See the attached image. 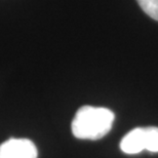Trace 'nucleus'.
Segmentation results:
<instances>
[{
    "mask_svg": "<svg viewBox=\"0 0 158 158\" xmlns=\"http://www.w3.org/2000/svg\"><path fill=\"white\" fill-rule=\"evenodd\" d=\"M114 119V113L107 108L82 106L72 121V132L81 140H100L111 131Z\"/></svg>",
    "mask_w": 158,
    "mask_h": 158,
    "instance_id": "obj_1",
    "label": "nucleus"
},
{
    "mask_svg": "<svg viewBox=\"0 0 158 158\" xmlns=\"http://www.w3.org/2000/svg\"><path fill=\"white\" fill-rule=\"evenodd\" d=\"M145 140H146V150L150 152H158V127L149 126L145 127Z\"/></svg>",
    "mask_w": 158,
    "mask_h": 158,
    "instance_id": "obj_4",
    "label": "nucleus"
},
{
    "mask_svg": "<svg viewBox=\"0 0 158 158\" xmlns=\"http://www.w3.org/2000/svg\"><path fill=\"white\" fill-rule=\"evenodd\" d=\"M137 1L141 8L150 18L158 21V0H137Z\"/></svg>",
    "mask_w": 158,
    "mask_h": 158,
    "instance_id": "obj_5",
    "label": "nucleus"
},
{
    "mask_svg": "<svg viewBox=\"0 0 158 158\" xmlns=\"http://www.w3.org/2000/svg\"><path fill=\"white\" fill-rule=\"evenodd\" d=\"M120 149L126 154H137L146 150L145 127L132 129L120 142Z\"/></svg>",
    "mask_w": 158,
    "mask_h": 158,
    "instance_id": "obj_3",
    "label": "nucleus"
},
{
    "mask_svg": "<svg viewBox=\"0 0 158 158\" xmlns=\"http://www.w3.org/2000/svg\"><path fill=\"white\" fill-rule=\"evenodd\" d=\"M35 144L28 139H9L0 145V158H37Z\"/></svg>",
    "mask_w": 158,
    "mask_h": 158,
    "instance_id": "obj_2",
    "label": "nucleus"
}]
</instances>
